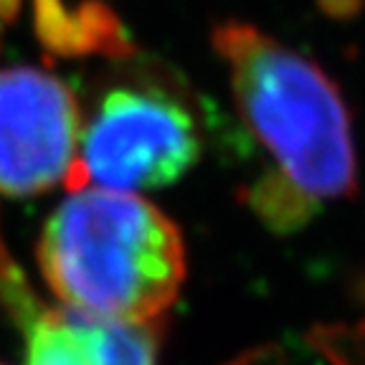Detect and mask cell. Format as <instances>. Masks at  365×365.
Listing matches in <instances>:
<instances>
[{
	"label": "cell",
	"instance_id": "cell-1",
	"mask_svg": "<svg viewBox=\"0 0 365 365\" xmlns=\"http://www.w3.org/2000/svg\"><path fill=\"white\" fill-rule=\"evenodd\" d=\"M236 112L264 155L241 200L277 234H292L355 190L353 125L337 84L307 56L241 21L213 29Z\"/></svg>",
	"mask_w": 365,
	"mask_h": 365
},
{
	"label": "cell",
	"instance_id": "cell-2",
	"mask_svg": "<svg viewBox=\"0 0 365 365\" xmlns=\"http://www.w3.org/2000/svg\"><path fill=\"white\" fill-rule=\"evenodd\" d=\"M36 262L56 302L122 322L165 319L188 257L180 228L140 193L84 185L46 218Z\"/></svg>",
	"mask_w": 365,
	"mask_h": 365
},
{
	"label": "cell",
	"instance_id": "cell-3",
	"mask_svg": "<svg viewBox=\"0 0 365 365\" xmlns=\"http://www.w3.org/2000/svg\"><path fill=\"white\" fill-rule=\"evenodd\" d=\"M203 153V130L182 89L153 68H125L81 109L79 158L66 188L148 193L188 175Z\"/></svg>",
	"mask_w": 365,
	"mask_h": 365
},
{
	"label": "cell",
	"instance_id": "cell-4",
	"mask_svg": "<svg viewBox=\"0 0 365 365\" xmlns=\"http://www.w3.org/2000/svg\"><path fill=\"white\" fill-rule=\"evenodd\" d=\"M81 104L36 66L0 68V193L26 198L68 182L79 158Z\"/></svg>",
	"mask_w": 365,
	"mask_h": 365
},
{
	"label": "cell",
	"instance_id": "cell-5",
	"mask_svg": "<svg viewBox=\"0 0 365 365\" xmlns=\"http://www.w3.org/2000/svg\"><path fill=\"white\" fill-rule=\"evenodd\" d=\"M0 309L23 340L26 365H158L165 319L122 322L43 302L0 236Z\"/></svg>",
	"mask_w": 365,
	"mask_h": 365
},
{
	"label": "cell",
	"instance_id": "cell-6",
	"mask_svg": "<svg viewBox=\"0 0 365 365\" xmlns=\"http://www.w3.org/2000/svg\"><path fill=\"white\" fill-rule=\"evenodd\" d=\"M223 365H292L287 353L277 345H264V348H251L246 353L236 355Z\"/></svg>",
	"mask_w": 365,
	"mask_h": 365
},
{
	"label": "cell",
	"instance_id": "cell-7",
	"mask_svg": "<svg viewBox=\"0 0 365 365\" xmlns=\"http://www.w3.org/2000/svg\"><path fill=\"white\" fill-rule=\"evenodd\" d=\"M18 11H21V0H0V46H3V36L11 29V23L16 21Z\"/></svg>",
	"mask_w": 365,
	"mask_h": 365
},
{
	"label": "cell",
	"instance_id": "cell-8",
	"mask_svg": "<svg viewBox=\"0 0 365 365\" xmlns=\"http://www.w3.org/2000/svg\"><path fill=\"white\" fill-rule=\"evenodd\" d=\"M0 365H3V363H0Z\"/></svg>",
	"mask_w": 365,
	"mask_h": 365
}]
</instances>
